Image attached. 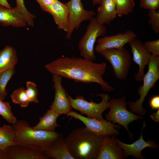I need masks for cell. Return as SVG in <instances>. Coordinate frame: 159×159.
Returning a JSON list of instances; mask_svg holds the SVG:
<instances>
[{
	"label": "cell",
	"mask_w": 159,
	"mask_h": 159,
	"mask_svg": "<svg viewBox=\"0 0 159 159\" xmlns=\"http://www.w3.org/2000/svg\"><path fill=\"white\" fill-rule=\"evenodd\" d=\"M0 159H9L7 151L0 150Z\"/></svg>",
	"instance_id": "d590c367"
},
{
	"label": "cell",
	"mask_w": 159,
	"mask_h": 159,
	"mask_svg": "<svg viewBox=\"0 0 159 159\" xmlns=\"http://www.w3.org/2000/svg\"><path fill=\"white\" fill-rule=\"evenodd\" d=\"M107 31L106 27L98 23L95 17L90 20L86 30L78 44L80 54L82 57L92 61L95 59L94 53L95 42L98 37H103Z\"/></svg>",
	"instance_id": "8992f818"
},
{
	"label": "cell",
	"mask_w": 159,
	"mask_h": 159,
	"mask_svg": "<svg viewBox=\"0 0 159 159\" xmlns=\"http://www.w3.org/2000/svg\"><path fill=\"white\" fill-rule=\"evenodd\" d=\"M149 18L148 23L151 25L153 31L156 34L159 32V10H149L148 11Z\"/></svg>",
	"instance_id": "f1b7e54d"
},
{
	"label": "cell",
	"mask_w": 159,
	"mask_h": 159,
	"mask_svg": "<svg viewBox=\"0 0 159 159\" xmlns=\"http://www.w3.org/2000/svg\"><path fill=\"white\" fill-rule=\"evenodd\" d=\"M67 95L72 108L79 111L81 114L87 115V117L89 118L99 120H104L102 114L106 110L110 107V97L109 95L106 93L95 95L102 98L101 101L99 103L94 102L91 100L89 102L82 96L77 95L75 98L73 99L67 92Z\"/></svg>",
	"instance_id": "5b68a950"
},
{
	"label": "cell",
	"mask_w": 159,
	"mask_h": 159,
	"mask_svg": "<svg viewBox=\"0 0 159 159\" xmlns=\"http://www.w3.org/2000/svg\"><path fill=\"white\" fill-rule=\"evenodd\" d=\"M26 92L31 102L38 103L37 97L39 91L36 84L29 81L26 82Z\"/></svg>",
	"instance_id": "f546056e"
},
{
	"label": "cell",
	"mask_w": 159,
	"mask_h": 159,
	"mask_svg": "<svg viewBox=\"0 0 159 159\" xmlns=\"http://www.w3.org/2000/svg\"><path fill=\"white\" fill-rule=\"evenodd\" d=\"M12 102L23 108L27 107L31 102L26 94V90L21 87L14 90L11 95Z\"/></svg>",
	"instance_id": "d4e9b609"
},
{
	"label": "cell",
	"mask_w": 159,
	"mask_h": 159,
	"mask_svg": "<svg viewBox=\"0 0 159 159\" xmlns=\"http://www.w3.org/2000/svg\"><path fill=\"white\" fill-rule=\"evenodd\" d=\"M15 0L16 4V7L22 15L27 25L33 27L34 25L35 16L27 10L24 4V0Z\"/></svg>",
	"instance_id": "4316f807"
},
{
	"label": "cell",
	"mask_w": 159,
	"mask_h": 159,
	"mask_svg": "<svg viewBox=\"0 0 159 159\" xmlns=\"http://www.w3.org/2000/svg\"><path fill=\"white\" fill-rule=\"evenodd\" d=\"M0 99V115L7 122L13 124L17 121L13 115L9 103Z\"/></svg>",
	"instance_id": "83f0119b"
},
{
	"label": "cell",
	"mask_w": 159,
	"mask_h": 159,
	"mask_svg": "<svg viewBox=\"0 0 159 159\" xmlns=\"http://www.w3.org/2000/svg\"><path fill=\"white\" fill-rule=\"evenodd\" d=\"M69 14V26L65 38L71 39L75 29H77L83 21L90 20L96 14L92 10H85L81 0H70L67 3Z\"/></svg>",
	"instance_id": "30bf717a"
},
{
	"label": "cell",
	"mask_w": 159,
	"mask_h": 159,
	"mask_svg": "<svg viewBox=\"0 0 159 159\" xmlns=\"http://www.w3.org/2000/svg\"><path fill=\"white\" fill-rule=\"evenodd\" d=\"M15 73L14 68L0 73V99L4 100L7 94L6 85Z\"/></svg>",
	"instance_id": "484cf974"
},
{
	"label": "cell",
	"mask_w": 159,
	"mask_h": 159,
	"mask_svg": "<svg viewBox=\"0 0 159 159\" xmlns=\"http://www.w3.org/2000/svg\"><path fill=\"white\" fill-rule=\"evenodd\" d=\"M152 120L156 122H159V109L157 111L150 115Z\"/></svg>",
	"instance_id": "e575fe53"
},
{
	"label": "cell",
	"mask_w": 159,
	"mask_h": 159,
	"mask_svg": "<svg viewBox=\"0 0 159 159\" xmlns=\"http://www.w3.org/2000/svg\"><path fill=\"white\" fill-rule=\"evenodd\" d=\"M104 138L81 127L72 130L64 140L74 159H97Z\"/></svg>",
	"instance_id": "7a4b0ae2"
},
{
	"label": "cell",
	"mask_w": 159,
	"mask_h": 159,
	"mask_svg": "<svg viewBox=\"0 0 159 159\" xmlns=\"http://www.w3.org/2000/svg\"><path fill=\"white\" fill-rule=\"evenodd\" d=\"M59 115V114L50 108L44 115L39 117L38 123L32 127L37 130L55 131L56 128L60 126L57 122V119Z\"/></svg>",
	"instance_id": "44dd1931"
},
{
	"label": "cell",
	"mask_w": 159,
	"mask_h": 159,
	"mask_svg": "<svg viewBox=\"0 0 159 159\" xmlns=\"http://www.w3.org/2000/svg\"><path fill=\"white\" fill-rule=\"evenodd\" d=\"M100 54L111 64L113 73L118 80H125L131 64L128 51L124 47L105 50Z\"/></svg>",
	"instance_id": "52a82bcc"
},
{
	"label": "cell",
	"mask_w": 159,
	"mask_h": 159,
	"mask_svg": "<svg viewBox=\"0 0 159 159\" xmlns=\"http://www.w3.org/2000/svg\"><path fill=\"white\" fill-rule=\"evenodd\" d=\"M110 102V110L105 116L107 120L122 125L130 136L131 134L128 130V125L134 121L142 120L143 117L137 115L127 110L125 96L120 98H112Z\"/></svg>",
	"instance_id": "ba28073f"
},
{
	"label": "cell",
	"mask_w": 159,
	"mask_h": 159,
	"mask_svg": "<svg viewBox=\"0 0 159 159\" xmlns=\"http://www.w3.org/2000/svg\"><path fill=\"white\" fill-rule=\"evenodd\" d=\"M131 48L133 61L139 66L138 72L135 74V79L137 81L143 80L144 76V69L148 65L152 54L140 40L135 38L129 43Z\"/></svg>",
	"instance_id": "7c38bea8"
},
{
	"label": "cell",
	"mask_w": 159,
	"mask_h": 159,
	"mask_svg": "<svg viewBox=\"0 0 159 159\" xmlns=\"http://www.w3.org/2000/svg\"><path fill=\"white\" fill-rule=\"evenodd\" d=\"M12 124L16 145L39 151L44 152L59 135L55 131L34 129L24 120H17Z\"/></svg>",
	"instance_id": "3957f363"
},
{
	"label": "cell",
	"mask_w": 159,
	"mask_h": 159,
	"mask_svg": "<svg viewBox=\"0 0 159 159\" xmlns=\"http://www.w3.org/2000/svg\"><path fill=\"white\" fill-rule=\"evenodd\" d=\"M137 36L135 32L128 30L124 33L119 32L115 35L99 38L96 41L97 44L95 48V51L100 53L108 49L124 47L126 44L136 38Z\"/></svg>",
	"instance_id": "4fadbf2b"
},
{
	"label": "cell",
	"mask_w": 159,
	"mask_h": 159,
	"mask_svg": "<svg viewBox=\"0 0 159 159\" xmlns=\"http://www.w3.org/2000/svg\"><path fill=\"white\" fill-rule=\"evenodd\" d=\"M18 61L16 50L7 45L0 50V73L14 68Z\"/></svg>",
	"instance_id": "7402d4cb"
},
{
	"label": "cell",
	"mask_w": 159,
	"mask_h": 159,
	"mask_svg": "<svg viewBox=\"0 0 159 159\" xmlns=\"http://www.w3.org/2000/svg\"><path fill=\"white\" fill-rule=\"evenodd\" d=\"M41 9L52 15L58 29L67 32L69 20V11L67 3L57 0L51 5Z\"/></svg>",
	"instance_id": "9a60e30c"
},
{
	"label": "cell",
	"mask_w": 159,
	"mask_h": 159,
	"mask_svg": "<svg viewBox=\"0 0 159 159\" xmlns=\"http://www.w3.org/2000/svg\"><path fill=\"white\" fill-rule=\"evenodd\" d=\"M9 159H49L44 151H41L18 145L9 147L7 149Z\"/></svg>",
	"instance_id": "e0dca14e"
},
{
	"label": "cell",
	"mask_w": 159,
	"mask_h": 159,
	"mask_svg": "<svg viewBox=\"0 0 159 159\" xmlns=\"http://www.w3.org/2000/svg\"><path fill=\"white\" fill-rule=\"evenodd\" d=\"M14 135L12 126L5 125L0 126V150L7 151L10 146L16 145L14 141Z\"/></svg>",
	"instance_id": "603a6c76"
},
{
	"label": "cell",
	"mask_w": 159,
	"mask_h": 159,
	"mask_svg": "<svg viewBox=\"0 0 159 159\" xmlns=\"http://www.w3.org/2000/svg\"><path fill=\"white\" fill-rule=\"evenodd\" d=\"M45 67L52 74L71 79L76 82L97 83L105 92L114 90L103 78L107 68L105 62L97 63L83 58L62 57L46 64Z\"/></svg>",
	"instance_id": "6da1fadb"
},
{
	"label": "cell",
	"mask_w": 159,
	"mask_h": 159,
	"mask_svg": "<svg viewBox=\"0 0 159 159\" xmlns=\"http://www.w3.org/2000/svg\"><path fill=\"white\" fill-rule=\"evenodd\" d=\"M95 17L99 24L104 25L111 23L117 16L114 0H101Z\"/></svg>",
	"instance_id": "d6986e66"
},
{
	"label": "cell",
	"mask_w": 159,
	"mask_h": 159,
	"mask_svg": "<svg viewBox=\"0 0 159 159\" xmlns=\"http://www.w3.org/2000/svg\"><path fill=\"white\" fill-rule=\"evenodd\" d=\"M148 65V71L143 79V85L138 90V94L140 95L139 99L135 102H128L130 111L139 115L146 114V110L142 107L143 102L150 90L154 87L159 79V56L152 55Z\"/></svg>",
	"instance_id": "277c9868"
},
{
	"label": "cell",
	"mask_w": 159,
	"mask_h": 159,
	"mask_svg": "<svg viewBox=\"0 0 159 159\" xmlns=\"http://www.w3.org/2000/svg\"><path fill=\"white\" fill-rule=\"evenodd\" d=\"M140 6L146 10H157L159 8V0H140Z\"/></svg>",
	"instance_id": "1f68e13d"
},
{
	"label": "cell",
	"mask_w": 159,
	"mask_h": 159,
	"mask_svg": "<svg viewBox=\"0 0 159 159\" xmlns=\"http://www.w3.org/2000/svg\"><path fill=\"white\" fill-rule=\"evenodd\" d=\"M144 45L153 56H159V39L145 42Z\"/></svg>",
	"instance_id": "4dcf8cb0"
},
{
	"label": "cell",
	"mask_w": 159,
	"mask_h": 159,
	"mask_svg": "<svg viewBox=\"0 0 159 159\" xmlns=\"http://www.w3.org/2000/svg\"><path fill=\"white\" fill-rule=\"evenodd\" d=\"M0 5L8 8H12L8 2L7 0H0Z\"/></svg>",
	"instance_id": "8d00e7d4"
},
{
	"label": "cell",
	"mask_w": 159,
	"mask_h": 159,
	"mask_svg": "<svg viewBox=\"0 0 159 159\" xmlns=\"http://www.w3.org/2000/svg\"><path fill=\"white\" fill-rule=\"evenodd\" d=\"M149 105L152 110L159 109V96L156 95L153 96L150 99Z\"/></svg>",
	"instance_id": "d6a6232c"
},
{
	"label": "cell",
	"mask_w": 159,
	"mask_h": 159,
	"mask_svg": "<svg viewBox=\"0 0 159 159\" xmlns=\"http://www.w3.org/2000/svg\"><path fill=\"white\" fill-rule=\"evenodd\" d=\"M44 152L50 158L74 159L69 152L62 133L59 134L58 137Z\"/></svg>",
	"instance_id": "ffe728a7"
},
{
	"label": "cell",
	"mask_w": 159,
	"mask_h": 159,
	"mask_svg": "<svg viewBox=\"0 0 159 159\" xmlns=\"http://www.w3.org/2000/svg\"><path fill=\"white\" fill-rule=\"evenodd\" d=\"M145 122H143L140 136L138 139L131 144H127L120 141L118 139H116L117 145L123 150L126 158L129 155L134 156L136 158L144 159L141 154L143 149L147 147L157 149L158 146L153 140H148L145 141L143 137V131L146 126Z\"/></svg>",
	"instance_id": "5bb4252c"
},
{
	"label": "cell",
	"mask_w": 159,
	"mask_h": 159,
	"mask_svg": "<svg viewBox=\"0 0 159 159\" xmlns=\"http://www.w3.org/2000/svg\"><path fill=\"white\" fill-rule=\"evenodd\" d=\"M101 0H92V4L93 6L97 4L100 5Z\"/></svg>",
	"instance_id": "74e56055"
},
{
	"label": "cell",
	"mask_w": 159,
	"mask_h": 159,
	"mask_svg": "<svg viewBox=\"0 0 159 159\" xmlns=\"http://www.w3.org/2000/svg\"></svg>",
	"instance_id": "f35d334b"
},
{
	"label": "cell",
	"mask_w": 159,
	"mask_h": 159,
	"mask_svg": "<svg viewBox=\"0 0 159 159\" xmlns=\"http://www.w3.org/2000/svg\"><path fill=\"white\" fill-rule=\"evenodd\" d=\"M0 24L4 26L18 28L25 27L27 24L16 7L8 8L0 5Z\"/></svg>",
	"instance_id": "ac0fdd59"
},
{
	"label": "cell",
	"mask_w": 159,
	"mask_h": 159,
	"mask_svg": "<svg viewBox=\"0 0 159 159\" xmlns=\"http://www.w3.org/2000/svg\"><path fill=\"white\" fill-rule=\"evenodd\" d=\"M66 116H71L80 121L88 130L97 135L105 136L119 134V131L117 129L120 128V126L114 125L113 123L104 119L99 120L89 118L73 111L67 114Z\"/></svg>",
	"instance_id": "9c48e42d"
},
{
	"label": "cell",
	"mask_w": 159,
	"mask_h": 159,
	"mask_svg": "<svg viewBox=\"0 0 159 159\" xmlns=\"http://www.w3.org/2000/svg\"><path fill=\"white\" fill-rule=\"evenodd\" d=\"M57 0H37L41 8L49 6L52 5Z\"/></svg>",
	"instance_id": "836d02e7"
},
{
	"label": "cell",
	"mask_w": 159,
	"mask_h": 159,
	"mask_svg": "<svg viewBox=\"0 0 159 159\" xmlns=\"http://www.w3.org/2000/svg\"><path fill=\"white\" fill-rule=\"evenodd\" d=\"M62 77L52 74V81L55 95L54 100L49 106L50 108L60 115L67 114L72 111V109L67 95V92L62 85Z\"/></svg>",
	"instance_id": "8fae6325"
},
{
	"label": "cell",
	"mask_w": 159,
	"mask_h": 159,
	"mask_svg": "<svg viewBox=\"0 0 159 159\" xmlns=\"http://www.w3.org/2000/svg\"><path fill=\"white\" fill-rule=\"evenodd\" d=\"M117 16L119 17L127 16L133 11L135 6L134 0H114Z\"/></svg>",
	"instance_id": "cb8c5ba5"
},
{
	"label": "cell",
	"mask_w": 159,
	"mask_h": 159,
	"mask_svg": "<svg viewBox=\"0 0 159 159\" xmlns=\"http://www.w3.org/2000/svg\"><path fill=\"white\" fill-rule=\"evenodd\" d=\"M104 136L97 159H123L126 157L124 151L117 145L115 135Z\"/></svg>",
	"instance_id": "2e32d148"
}]
</instances>
